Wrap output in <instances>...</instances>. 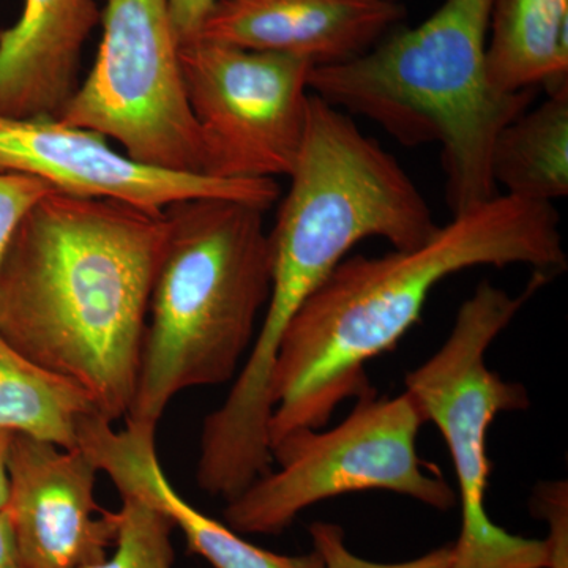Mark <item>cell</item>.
Masks as SVG:
<instances>
[{"label": "cell", "mask_w": 568, "mask_h": 568, "mask_svg": "<svg viewBox=\"0 0 568 568\" xmlns=\"http://www.w3.org/2000/svg\"><path fill=\"white\" fill-rule=\"evenodd\" d=\"M99 414L81 387L33 364L0 336V432L80 450L82 428Z\"/></svg>", "instance_id": "cell-17"}, {"label": "cell", "mask_w": 568, "mask_h": 568, "mask_svg": "<svg viewBox=\"0 0 568 568\" xmlns=\"http://www.w3.org/2000/svg\"><path fill=\"white\" fill-rule=\"evenodd\" d=\"M395 2H402V0H395Z\"/></svg>", "instance_id": "cell-25"}, {"label": "cell", "mask_w": 568, "mask_h": 568, "mask_svg": "<svg viewBox=\"0 0 568 568\" xmlns=\"http://www.w3.org/2000/svg\"><path fill=\"white\" fill-rule=\"evenodd\" d=\"M313 549L323 559L325 568H452L454 567V544L432 549L418 558L402 562H376L355 555L347 547L346 532L336 523L316 521L308 528Z\"/></svg>", "instance_id": "cell-19"}, {"label": "cell", "mask_w": 568, "mask_h": 568, "mask_svg": "<svg viewBox=\"0 0 568 568\" xmlns=\"http://www.w3.org/2000/svg\"><path fill=\"white\" fill-rule=\"evenodd\" d=\"M0 170L50 182L58 192L108 197L149 212L194 197H224L267 212L282 197L275 179H216L134 162L92 130L59 119L0 115Z\"/></svg>", "instance_id": "cell-10"}, {"label": "cell", "mask_w": 568, "mask_h": 568, "mask_svg": "<svg viewBox=\"0 0 568 568\" xmlns=\"http://www.w3.org/2000/svg\"><path fill=\"white\" fill-rule=\"evenodd\" d=\"M549 276L534 272L523 293L481 282L459 306L444 345L407 373L406 392L425 422L439 429L458 484L462 529L454 544L452 568H547L544 540L517 536L488 515L487 493L493 465L488 433L495 418L529 407L528 390L488 368L487 353Z\"/></svg>", "instance_id": "cell-6"}, {"label": "cell", "mask_w": 568, "mask_h": 568, "mask_svg": "<svg viewBox=\"0 0 568 568\" xmlns=\"http://www.w3.org/2000/svg\"><path fill=\"white\" fill-rule=\"evenodd\" d=\"M168 2H170L175 36L182 43L197 36L216 0H168Z\"/></svg>", "instance_id": "cell-22"}, {"label": "cell", "mask_w": 568, "mask_h": 568, "mask_svg": "<svg viewBox=\"0 0 568 568\" xmlns=\"http://www.w3.org/2000/svg\"><path fill=\"white\" fill-rule=\"evenodd\" d=\"M534 517L547 523V568H568L567 480L538 481L530 497Z\"/></svg>", "instance_id": "cell-21"}, {"label": "cell", "mask_w": 568, "mask_h": 568, "mask_svg": "<svg viewBox=\"0 0 568 568\" xmlns=\"http://www.w3.org/2000/svg\"><path fill=\"white\" fill-rule=\"evenodd\" d=\"M493 2L444 0L416 28L310 74V91L336 110L377 123L409 148L437 142L452 215L496 196L493 144L536 93H503L489 82Z\"/></svg>", "instance_id": "cell-3"}, {"label": "cell", "mask_w": 568, "mask_h": 568, "mask_svg": "<svg viewBox=\"0 0 568 568\" xmlns=\"http://www.w3.org/2000/svg\"><path fill=\"white\" fill-rule=\"evenodd\" d=\"M97 474L84 452L11 437L6 514L20 568H84L106 558L118 514L97 503Z\"/></svg>", "instance_id": "cell-11"}, {"label": "cell", "mask_w": 568, "mask_h": 568, "mask_svg": "<svg viewBox=\"0 0 568 568\" xmlns=\"http://www.w3.org/2000/svg\"><path fill=\"white\" fill-rule=\"evenodd\" d=\"M183 84L204 151V174L293 173L308 122L312 62L203 39L179 44Z\"/></svg>", "instance_id": "cell-9"}, {"label": "cell", "mask_w": 568, "mask_h": 568, "mask_svg": "<svg viewBox=\"0 0 568 568\" xmlns=\"http://www.w3.org/2000/svg\"><path fill=\"white\" fill-rule=\"evenodd\" d=\"M114 552L84 568H174L173 519L136 493H121Z\"/></svg>", "instance_id": "cell-18"}, {"label": "cell", "mask_w": 568, "mask_h": 568, "mask_svg": "<svg viewBox=\"0 0 568 568\" xmlns=\"http://www.w3.org/2000/svg\"><path fill=\"white\" fill-rule=\"evenodd\" d=\"M264 213L224 197H194L164 211L166 239L125 420L159 426L182 392L222 386L241 372L271 297Z\"/></svg>", "instance_id": "cell-4"}, {"label": "cell", "mask_w": 568, "mask_h": 568, "mask_svg": "<svg viewBox=\"0 0 568 568\" xmlns=\"http://www.w3.org/2000/svg\"><path fill=\"white\" fill-rule=\"evenodd\" d=\"M11 437L13 435H10V433L0 432V511L6 510L7 503H9V452Z\"/></svg>", "instance_id": "cell-24"}, {"label": "cell", "mask_w": 568, "mask_h": 568, "mask_svg": "<svg viewBox=\"0 0 568 568\" xmlns=\"http://www.w3.org/2000/svg\"><path fill=\"white\" fill-rule=\"evenodd\" d=\"M559 223L552 204L497 193L452 215L417 248L343 260L284 332L268 388V444L324 428L347 398L375 392L366 365L420 323L429 294L448 276L508 265H529L549 278L562 274Z\"/></svg>", "instance_id": "cell-2"}, {"label": "cell", "mask_w": 568, "mask_h": 568, "mask_svg": "<svg viewBox=\"0 0 568 568\" xmlns=\"http://www.w3.org/2000/svg\"><path fill=\"white\" fill-rule=\"evenodd\" d=\"M425 424L413 396L377 398L369 392L331 429H297L271 446V469L223 510L242 536H280L306 508L334 497L388 491L439 511L458 504L457 491L418 457Z\"/></svg>", "instance_id": "cell-7"}, {"label": "cell", "mask_w": 568, "mask_h": 568, "mask_svg": "<svg viewBox=\"0 0 568 568\" xmlns=\"http://www.w3.org/2000/svg\"><path fill=\"white\" fill-rule=\"evenodd\" d=\"M487 70L503 93L568 84V0H495Z\"/></svg>", "instance_id": "cell-15"}, {"label": "cell", "mask_w": 568, "mask_h": 568, "mask_svg": "<svg viewBox=\"0 0 568 568\" xmlns=\"http://www.w3.org/2000/svg\"><path fill=\"white\" fill-rule=\"evenodd\" d=\"M405 14L395 0H216L194 39L325 67L372 50Z\"/></svg>", "instance_id": "cell-12"}, {"label": "cell", "mask_w": 568, "mask_h": 568, "mask_svg": "<svg viewBox=\"0 0 568 568\" xmlns=\"http://www.w3.org/2000/svg\"><path fill=\"white\" fill-rule=\"evenodd\" d=\"M52 192L54 186L37 175L0 170V264L26 216Z\"/></svg>", "instance_id": "cell-20"}, {"label": "cell", "mask_w": 568, "mask_h": 568, "mask_svg": "<svg viewBox=\"0 0 568 568\" xmlns=\"http://www.w3.org/2000/svg\"><path fill=\"white\" fill-rule=\"evenodd\" d=\"M100 21L95 62L59 121L118 141L134 162L204 174L170 2L106 0Z\"/></svg>", "instance_id": "cell-8"}, {"label": "cell", "mask_w": 568, "mask_h": 568, "mask_svg": "<svg viewBox=\"0 0 568 568\" xmlns=\"http://www.w3.org/2000/svg\"><path fill=\"white\" fill-rule=\"evenodd\" d=\"M491 175L504 194L548 203L568 194V84L523 111L497 134Z\"/></svg>", "instance_id": "cell-16"}, {"label": "cell", "mask_w": 568, "mask_h": 568, "mask_svg": "<svg viewBox=\"0 0 568 568\" xmlns=\"http://www.w3.org/2000/svg\"><path fill=\"white\" fill-rule=\"evenodd\" d=\"M0 568H20L13 530L6 510L0 511Z\"/></svg>", "instance_id": "cell-23"}, {"label": "cell", "mask_w": 568, "mask_h": 568, "mask_svg": "<svg viewBox=\"0 0 568 568\" xmlns=\"http://www.w3.org/2000/svg\"><path fill=\"white\" fill-rule=\"evenodd\" d=\"M80 450L99 473L111 478L119 493H136L166 511L185 536L190 551L212 568H325L315 549L290 556L256 547L226 523L183 499L160 463L155 425L125 420V428L114 432L110 420L95 416L82 429Z\"/></svg>", "instance_id": "cell-13"}, {"label": "cell", "mask_w": 568, "mask_h": 568, "mask_svg": "<svg viewBox=\"0 0 568 568\" xmlns=\"http://www.w3.org/2000/svg\"><path fill=\"white\" fill-rule=\"evenodd\" d=\"M274 230L271 297L253 353L272 361L310 294L355 245L379 237L394 250L426 244L439 224L392 153L366 136L353 115L312 95L304 144Z\"/></svg>", "instance_id": "cell-5"}, {"label": "cell", "mask_w": 568, "mask_h": 568, "mask_svg": "<svg viewBox=\"0 0 568 568\" xmlns=\"http://www.w3.org/2000/svg\"><path fill=\"white\" fill-rule=\"evenodd\" d=\"M100 20L95 0H24L20 20L0 31V115L61 118Z\"/></svg>", "instance_id": "cell-14"}, {"label": "cell", "mask_w": 568, "mask_h": 568, "mask_svg": "<svg viewBox=\"0 0 568 568\" xmlns=\"http://www.w3.org/2000/svg\"><path fill=\"white\" fill-rule=\"evenodd\" d=\"M166 227L164 212L55 190L0 264V336L81 387L111 424L136 392Z\"/></svg>", "instance_id": "cell-1"}]
</instances>
